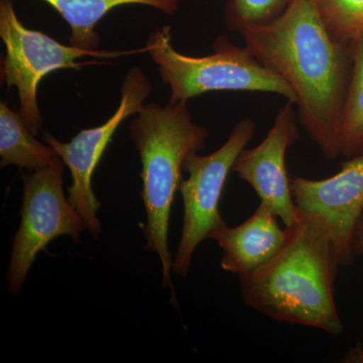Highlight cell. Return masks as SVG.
Listing matches in <instances>:
<instances>
[{"label": "cell", "mask_w": 363, "mask_h": 363, "mask_svg": "<svg viewBox=\"0 0 363 363\" xmlns=\"http://www.w3.org/2000/svg\"><path fill=\"white\" fill-rule=\"evenodd\" d=\"M351 248L354 255H363V212L353 231Z\"/></svg>", "instance_id": "cell-17"}, {"label": "cell", "mask_w": 363, "mask_h": 363, "mask_svg": "<svg viewBox=\"0 0 363 363\" xmlns=\"http://www.w3.org/2000/svg\"><path fill=\"white\" fill-rule=\"evenodd\" d=\"M56 9L71 28L70 45L87 51H96L100 37L97 23L112 9L123 6L154 7L173 16L181 0H43Z\"/></svg>", "instance_id": "cell-12"}, {"label": "cell", "mask_w": 363, "mask_h": 363, "mask_svg": "<svg viewBox=\"0 0 363 363\" xmlns=\"http://www.w3.org/2000/svg\"><path fill=\"white\" fill-rule=\"evenodd\" d=\"M352 70L340 128L341 156L363 152V40L351 45Z\"/></svg>", "instance_id": "cell-14"}, {"label": "cell", "mask_w": 363, "mask_h": 363, "mask_svg": "<svg viewBox=\"0 0 363 363\" xmlns=\"http://www.w3.org/2000/svg\"><path fill=\"white\" fill-rule=\"evenodd\" d=\"M332 39L352 45L363 40V0H315Z\"/></svg>", "instance_id": "cell-15"}, {"label": "cell", "mask_w": 363, "mask_h": 363, "mask_svg": "<svg viewBox=\"0 0 363 363\" xmlns=\"http://www.w3.org/2000/svg\"><path fill=\"white\" fill-rule=\"evenodd\" d=\"M145 48L169 87V102H188L217 91H247L274 93L297 104V95L285 79L262 65L247 47L225 37L217 38L209 56H186L172 45L171 26H164L150 33Z\"/></svg>", "instance_id": "cell-4"}, {"label": "cell", "mask_w": 363, "mask_h": 363, "mask_svg": "<svg viewBox=\"0 0 363 363\" xmlns=\"http://www.w3.org/2000/svg\"><path fill=\"white\" fill-rule=\"evenodd\" d=\"M150 93L152 84L149 79L140 67H133L124 76L121 104L106 123L97 128L81 130L69 143L60 142L50 133L44 135L45 143L51 145L70 169L72 185L68 189L69 201L82 217L86 230L94 238L102 230L97 217L100 202L92 187L93 174L118 126L128 117L140 112Z\"/></svg>", "instance_id": "cell-8"}, {"label": "cell", "mask_w": 363, "mask_h": 363, "mask_svg": "<svg viewBox=\"0 0 363 363\" xmlns=\"http://www.w3.org/2000/svg\"><path fill=\"white\" fill-rule=\"evenodd\" d=\"M281 250L257 272L240 279L245 304L286 323L304 325L340 335L343 324L334 298L337 248L319 222L298 213L286 227Z\"/></svg>", "instance_id": "cell-2"}, {"label": "cell", "mask_w": 363, "mask_h": 363, "mask_svg": "<svg viewBox=\"0 0 363 363\" xmlns=\"http://www.w3.org/2000/svg\"><path fill=\"white\" fill-rule=\"evenodd\" d=\"M291 190L298 213L319 222L330 235L341 266L353 262L351 241L363 212V152L324 180L291 179Z\"/></svg>", "instance_id": "cell-9"}, {"label": "cell", "mask_w": 363, "mask_h": 363, "mask_svg": "<svg viewBox=\"0 0 363 363\" xmlns=\"http://www.w3.org/2000/svg\"><path fill=\"white\" fill-rule=\"evenodd\" d=\"M255 128L252 119H242L218 150L208 156L196 152L185 160L184 172L188 173V178L182 180L179 188L184 203V224L172 264L174 274L187 276L198 245L225 225L219 212V202L227 177L240 152L252 140Z\"/></svg>", "instance_id": "cell-6"}, {"label": "cell", "mask_w": 363, "mask_h": 363, "mask_svg": "<svg viewBox=\"0 0 363 363\" xmlns=\"http://www.w3.org/2000/svg\"><path fill=\"white\" fill-rule=\"evenodd\" d=\"M64 166L57 157L45 168L23 177L21 224L7 269V289L13 296L21 292L37 255L50 242L62 235L79 242L86 230L82 217L64 192Z\"/></svg>", "instance_id": "cell-5"}, {"label": "cell", "mask_w": 363, "mask_h": 363, "mask_svg": "<svg viewBox=\"0 0 363 363\" xmlns=\"http://www.w3.org/2000/svg\"><path fill=\"white\" fill-rule=\"evenodd\" d=\"M279 217L260 202L255 213L240 225L217 229L210 238L222 250L221 267L245 278L267 264L285 245L286 229L279 225Z\"/></svg>", "instance_id": "cell-11"}, {"label": "cell", "mask_w": 363, "mask_h": 363, "mask_svg": "<svg viewBox=\"0 0 363 363\" xmlns=\"http://www.w3.org/2000/svg\"><path fill=\"white\" fill-rule=\"evenodd\" d=\"M291 0H227L224 23L233 32L269 23L285 11Z\"/></svg>", "instance_id": "cell-16"}, {"label": "cell", "mask_w": 363, "mask_h": 363, "mask_svg": "<svg viewBox=\"0 0 363 363\" xmlns=\"http://www.w3.org/2000/svg\"><path fill=\"white\" fill-rule=\"evenodd\" d=\"M130 124L142 162V199L147 213L145 250L161 260L162 288L171 289L173 257L169 248L171 209L180 188L184 162L206 147L209 133L195 123L187 102L145 104Z\"/></svg>", "instance_id": "cell-3"}, {"label": "cell", "mask_w": 363, "mask_h": 363, "mask_svg": "<svg viewBox=\"0 0 363 363\" xmlns=\"http://www.w3.org/2000/svg\"><path fill=\"white\" fill-rule=\"evenodd\" d=\"M294 105L288 101L279 109L264 140L255 149L243 150L233 168V173L252 186L260 202L271 208L286 227L298 220L286 168V152L300 138Z\"/></svg>", "instance_id": "cell-10"}, {"label": "cell", "mask_w": 363, "mask_h": 363, "mask_svg": "<svg viewBox=\"0 0 363 363\" xmlns=\"http://www.w3.org/2000/svg\"><path fill=\"white\" fill-rule=\"evenodd\" d=\"M0 38L6 47L1 75L7 87H16L20 97V113L35 135L43 128L38 104V88L42 79L60 69H76L83 57L116 58L133 52L87 51L63 45L39 32L26 28L16 16L13 0H0Z\"/></svg>", "instance_id": "cell-7"}, {"label": "cell", "mask_w": 363, "mask_h": 363, "mask_svg": "<svg viewBox=\"0 0 363 363\" xmlns=\"http://www.w3.org/2000/svg\"><path fill=\"white\" fill-rule=\"evenodd\" d=\"M57 152L51 145L35 138L21 113L0 104V166H16L20 169L38 171L49 166Z\"/></svg>", "instance_id": "cell-13"}, {"label": "cell", "mask_w": 363, "mask_h": 363, "mask_svg": "<svg viewBox=\"0 0 363 363\" xmlns=\"http://www.w3.org/2000/svg\"><path fill=\"white\" fill-rule=\"evenodd\" d=\"M240 33L255 58L295 91L298 119L324 157L341 156V121L352 70L351 45L332 39L315 0H291L274 21Z\"/></svg>", "instance_id": "cell-1"}]
</instances>
